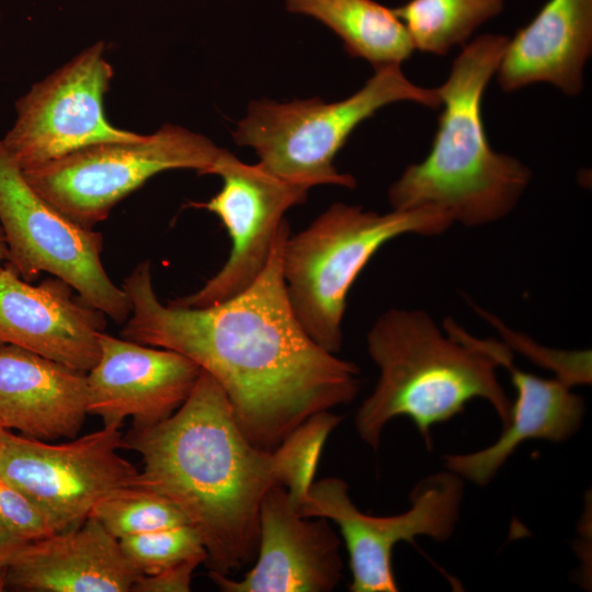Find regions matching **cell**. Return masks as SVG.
I'll return each mask as SVG.
<instances>
[{"label":"cell","instance_id":"cell-8","mask_svg":"<svg viewBox=\"0 0 592 592\" xmlns=\"http://www.w3.org/2000/svg\"><path fill=\"white\" fill-rule=\"evenodd\" d=\"M0 226L8 264L27 281L48 273L68 283L83 303L116 323L132 314L129 298L102 263L103 236L46 202L26 181L0 139Z\"/></svg>","mask_w":592,"mask_h":592},{"label":"cell","instance_id":"cell-18","mask_svg":"<svg viewBox=\"0 0 592 592\" xmlns=\"http://www.w3.org/2000/svg\"><path fill=\"white\" fill-rule=\"evenodd\" d=\"M591 50L592 0H548L509 38L496 72L498 83L512 92L546 82L578 95Z\"/></svg>","mask_w":592,"mask_h":592},{"label":"cell","instance_id":"cell-6","mask_svg":"<svg viewBox=\"0 0 592 592\" xmlns=\"http://www.w3.org/2000/svg\"><path fill=\"white\" fill-rule=\"evenodd\" d=\"M402 101L434 110L441 106L436 89L414 84L399 65H391L375 69L362 89L341 101H252L232 136L238 146L251 147L259 162L283 180L307 189L322 184L353 189L355 179L337 170L334 157L363 121L383 106Z\"/></svg>","mask_w":592,"mask_h":592},{"label":"cell","instance_id":"cell-10","mask_svg":"<svg viewBox=\"0 0 592 592\" xmlns=\"http://www.w3.org/2000/svg\"><path fill=\"white\" fill-rule=\"evenodd\" d=\"M463 491V478L447 469L415 485L408 511L371 516L353 504L344 480L329 477L311 483L297 511L304 517H325L339 526L350 558L351 592H396L395 546L413 543L422 535L446 540L458 520Z\"/></svg>","mask_w":592,"mask_h":592},{"label":"cell","instance_id":"cell-5","mask_svg":"<svg viewBox=\"0 0 592 592\" xmlns=\"http://www.w3.org/2000/svg\"><path fill=\"white\" fill-rule=\"evenodd\" d=\"M453 224L447 213L432 206L378 214L357 205H331L284 243L283 280L297 321L319 346L337 354L346 297L373 255L397 237L437 236Z\"/></svg>","mask_w":592,"mask_h":592},{"label":"cell","instance_id":"cell-24","mask_svg":"<svg viewBox=\"0 0 592 592\" xmlns=\"http://www.w3.org/2000/svg\"><path fill=\"white\" fill-rule=\"evenodd\" d=\"M0 523L18 539L27 543L53 533L37 506L0 477Z\"/></svg>","mask_w":592,"mask_h":592},{"label":"cell","instance_id":"cell-30","mask_svg":"<svg viewBox=\"0 0 592 592\" xmlns=\"http://www.w3.org/2000/svg\"><path fill=\"white\" fill-rule=\"evenodd\" d=\"M0 19H1V15H0Z\"/></svg>","mask_w":592,"mask_h":592},{"label":"cell","instance_id":"cell-15","mask_svg":"<svg viewBox=\"0 0 592 592\" xmlns=\"http://www.w3.org/2000/svg\"><path fill=\"white\" fill-rule=\"evenodd\" d=\"M105 317L61 278L32 285L10 264L0 269V344L88 373L100 356Z\"/></svg>","mask_w":592,"mask_h":592},{"label":"cell","instance_id":"cell-25","mask_svg":"<svg viewBox=\"0 0 592 592\" xmlns=\"http://www.w3.org/2000/svg\"><path fill=\"white\" fill-rule=\"evenodd\" d=\"M204 563L192 559L153 574H140L130 592H189L194 570Z\"/></svg>","mask_w":592,"mask_h":592},{"label":"cell","instance_id":"cell-3","mask_svg":"<svg viewBox=\"0 0 592 592\" xmlns=\"http://www.w3.org/2000/svg\"><path fill=\"white\" fill-rule=\"evenodd\" d=\"M443 327L445 333L424 310L391 308L368 330L367 351L379 378L358 408L355 428L372 448L399 415L410 418L431 447L432 426L475 398L488 401L506 424L512 403L497 377L501 343L477 339L449 319Z\"/></svg>","mask_w":592,"mask_h":592},{"label":"cell","instance_id":"cell-9","mask_svg":"<svg viewBox=\"0 0 592 592\" xmlns=\"http://www.w3.org/2000/svg\"><path fill=\"white\" fill-rule=\"evenodd\" d=\"M119 428L104 426L53 444L0 430V477L42 512L53 533L80 525L112 493L134 486L136 467L122 457Z\"/></svg>","mask_w":592,"mask_h":592},{"label":"cell","instance_id":"cell-1","mask_svg":"<svg viewBox=\"0 0 592 592\" xmlns=\"http://www.w3.org/2000/svg\"><path fill=\"white\" fill-rule=\"evenodd\" d=\"M289 234L285 220L257 280L215 305H163L149 261L122 285L132 306L122 338L196 363L225 392L246 437L267 451L312 415L353 401L361 387L358 367L319 346L291 308L282 272Z\"/></svg>","mask_w":592,"mask_h":592},{"label":"cell","instance_id":"cell-23","mask_svg":"<svg viewBox=\"0 0 592 592\" xmlns=\"http://www.w3.org/2000/svg\"><path fill=\"white\" fill-rule=\"evenodd\" d=\"M118 540L140 574H153L192 559H201L205 563L207 559L202 538L190 524L129 535Z\"/></svg>","mask_w":592,"mask_h":592},{"label":"cell","instance_id":"cell-28","mask_svg":"<svg viewBox=\"0 0 592 592\" xmlns=\"http://www.w3.org/2000/svg\"><path fill=\"white\" fill-rule=\"evenodd\" d=\"M8 260V246L2 227L0 226V269L2 262Z\"/></svg>","mask_w":592,"mask_h":592},{"label":"cell","instance_id":"cell-4","mask_svg":"<svg viewBox=\"0 0 592 592\" xmlns=\"http://www.w3.org/2000/svg\"><path fill=\"white\" fill-rule=\"evenodd\" d=\"M509 38L483 34L465 45L436 92L443 105L428 156L409 164L388 191L391 209L432 206L467 227L506 216L526 191L532 172L516 158L494 151L481 105Z\"/></svg>","mask_w":592,"mask_h":592},{"label":"cell","instance_id":"cell-20","mask_svg":"<svg viewBox=\"0 0 592 592\" xmlns=\"http://www.w3.org/2000/svg\"><path fill=\"white\" fill-rule=\"evenodd\" d=\"M286 9L323 23L342 39L350 56L374 69L400 66L414 50L392 9L374 0H286Z\"/></svg>","mask_w":592,"mask_h":592},{"label":"cell","instance_id":"cell-22","mask_svg":"<svg viewBox=\"0 0 592 592\" xmlns=\"http://www.w3.org/2000/svg\"><path fill=\"white\" fill-rule=\"evenodd\" d=\"M90 515L117 539L189 524L171 501L138 486L126 487L101 500Z\"/></svg>","mask_w":592,"mask_h":592},{"label":"cell","instance_id":"cell-14","mask_svg":"<svg viewBox=\"0 0 592 592\" xmlns=\"http://www.w3.org/2000/svg\"><path fill=\"white\" fill-rule=\"evenodd\" d=\"M223 592H330L342 578L340 539L328 520L301 516L283 486L263 497L255 563L240 580L208 570Z\"/></svg>","mask_w":592,"mask_h":592},{"label":"cell","instance_id":"cell-27","mask_svg":"<svg viewBox=\"0 0 592 592\" xmlns=\"http://www.w3.org/2000/svg\"><path fill=\"white\" fill-rule=\"evenodd\" d=\"M15 550L0 553V592L7 587V569Z\"/></svg>","mask_w":592,"mask_h":592},{"label":"cell","instance_id":"cell-2","mask_svg":"<svg viewBox=\"0 0 592 592\" xmlns=\"http://www.w3.org/2000/svg\"><path fill=\"white\" fill-rule=\"evenodd\" d=\"M342 418L323 411L277 448L253 445L229 401L202 369L183 405L152 426L133 428L123 446L143 460L134 486L171 501L202 538L208 570L228 576L255 559L265 493L287 489L297 505L314 482L325 442Z\"/></svg>","mask_w":592,"mask_h":592},{"label":"cell","instance_id":"cell-11","mask_svg":"<svg viewBox=\"0 0 592 592\" xmlns=\"http://www.w3.org/2000/svg\"><path fill=\"white\" fill-rule=\"evenodd\" d=\"M104 49L103 41L94 43L15 102V122L1 141L23 171L95 144L144 136L112 125L105 116L104 95L114 71Z\"/></svg>","mask_w":592,"mask_h":592},{"label":"cell","instance_id":"cell-13","mask_svg":"<svg viewBox=\"0 0 592 592\" xmlns=\"http://www.w3.org/2000/svg\"><path fill=\"white\" fill-rule=\"evenodd\" d=\"M100 356L87 373L88 414L104 426L133 428L158 424L187 399L202 368L171 350L100 334Z\"/></svg>","mask_w":592,"mask_h":592},{"label":"cell","instance_id":"cell-7","mask_svg":"<svg viewBox=\"0 0 592 592\" xmlns=\"http://www.w3.org/2000/svg\"><path fill=\"white\" fill-rule=\"evenodd\" d=\"M221 151L201 134L166 124L135 141L95 144L22 171L46 202L93 229L151 177L174 169L212 174Z\"/></svg>","mask_w":592,"mask_h":592},{"label":"cell","instance_id":"cell-16","mask_svg":"<svg viewBox=\"0 0 592 592\" xmlns=\"http://www.w3.org/2000/svg\"><path fill=\"white\" fill-rule=\"evenodd\" d=\"M139 576L119 540L90 515L76 527L20 546L7 585L30 592H130Z\"/></svg>","mask_w":592,"mask_h":592},{"label":"cell","instance_id":"cell-12","mask_svg":"<svg viewBox=\"0 0 592 592\" xmlns=\"http://www.w3.org/2000/svg\"><path fill=\"white\" fill-rule=\"evenodd\" d=\"M212 174L220 191L193 206L215 214L231 239L224 266L195 293L169 300L175 307H206L247 289L264 270L286 212L304 203L309 189L283 180L260 162L249 164L223 149Z\"/></svg>","mask_w":592,"mask_h":592},{"label":"cell","instance_id":"cell-21","mask_svg":"<svg viewBox=\"0 0 592 592\" xmlns=\"http://www.w3.org/2000/svg\"><path fill=\"white\" fill-rule=\"evenodd\" d=\"M503 9L504 0H409L392 11L414 49L445 55Z\"/></svg>","mask_w":592,"mask_h":592},{"label":"cell","instance_id":"cell-19","mask_svg":"<svg viewBox=\"0 0 592 592\" xmlns=\"http://www.w3.org/2000/svg\"><path fill=\"white\" fill-rule=\"evenodd\" d=\"M500 361L510 371L516 390L502 434L480 451L444 456L448 470L479 486L487 485L524 441L561 442L571 437L579 430L585 409L583 399L565 380L545 379L516 368L509 346Z\"/></svg>","mask_w":592,"mask_h":592},{"label":"cell","instance_id":"cell-17","mask_svg":"<svg viewBox=\"0 0 592 592\" xmlns=\"http://www.w3.org/2000/svg\"><path fill=\"white\" fill-rule=\"evenodd\" d=\"M88 414L87 373L0 344V426L54 441L75 437Z\"/></svg>","mask_w":592,"mask_h":592},{"label":"cell","instance_id":"cell-26","mask_svg":"<svg viewBox=\"0 0 592 592\" xmlns=\"http://www.w3.org/2000/svg\"><path fill=\"white\" fill-rule=\"evenodd\" d=\"M24 542L14 537L1 523H0V553L18 549Z\"/></svg>","mask_w":592,"mask_h":592},{"label":"cell","instance_id":"cell-29","mask_svg":"<svg viewBox=\"0 0 592 592\" xmlns=\"http://www.w3.org/2000/svg\"><path fill=\"white\" fill-rule=\"evenodd\" d=\"M1 429H2V428L0 426V430H1Z\"/></svg>","mask_w":592,"mask_h":592}]
</instances>
